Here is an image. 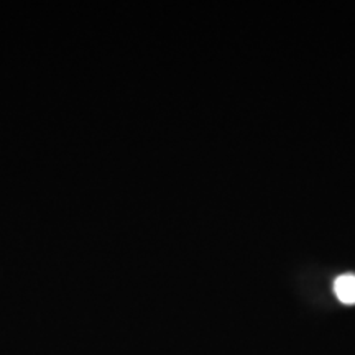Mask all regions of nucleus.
Returning a JSON list of instances; mask_svg holds the SVG:
<instances>
[{
  "label": "nucleus",
  "mask_w": 355,
  "mask_h": 355,
  "mask_svg": "<svg viewBox=\"0 0 355 355\" xmlns=\"http://www.w3.org/2000/svg\"><path fill=\"white\" fill-rule=\"evenodd\" d=\"M334 293L344 304H355V275H343L334 282Z\"/></svg>",
  "instance_id": "f257e3e1"
}]
</instances>
